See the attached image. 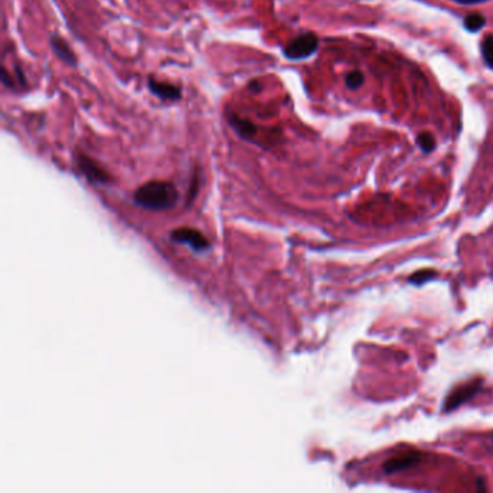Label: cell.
<instances>
[{"label":"cell","mask_w":493,"mask_h":493,"mask_svg":"<svg viewBox=\"0 0 493 493\" xmlns=\"http://www.w3.org/2000/svg\"><path fill=\"white\" fill-rule=\"evenodd\" d=\"M317 48H318L317 35L313 32H307V33H301L299 36H296L295 40H292L286 45L284 48V55L288 59L299 61V59L311 57L317 51Z\"/></svg>","instance_id":"cell-2"},{"label":"cell","mask_w":493,"mask_h":493,"mask_svg":"<svg viewBox=\"0 0 493 493\" xmlns=\"http://www.w3.org/2000/svg\"><path fill=\"white\" fill-rule=\"evenodd\" d=\"M229 123L232 125V128L236 130L239 133V136L243 139H253L256 135V126L249 122L246 119H242L236 116L235 113L229 115Z\"/></svg>","instance_id":"cell-9"},{"label":"cell","mask_w":493,"mask_h":493,"mask_svg":"<svg viewBox=\"0 0 493 493\" xmlns=\"http://www.w3.org/2000/svg\"><path fill=\"white\" fill-rule=\"evenodd\" d=\"M420 460H421V454L418 451H406V453L389 459L388 462H385L382 467L386 473H395V472H401L411 466H415Z\"/></svg>","instance_id":"cell-5"},{"label":"cell","mask_w":493,"mask_h":493,"mask_svg":"<svg viewBox=\"0 0 493 493\" xmlns=\"http://www.w3.org/2000/svg\"><path fill=\"white\" fill-rule=\"evenodd\" d=\"M51 47H52V51L55 52V55L59 59H62L68 65H77V57H75L74 51L71 50L68 42L62 40L59 35L51 36Z\"/></svg>","instance_id":"cell-8"},{"label":"cell","mask_w":493,"mask_h":493,"mask_svg":"<svg viewBox=\"0 0 493 493\" xmlns=\"http://www.w3.org/2000/svg\"><path fill=\"white\" fill-rule=\"evenodd\" d=\"M416 143H418V146L423 149L424 152H427V154L431 152V150L435 148L434 136H433L430 132H423V133H420L418 138H416Z\"/></svg>","instance_id":"cell-12"},{"label":"cell","mask_w":493,"mask_h":493,"mask_svg":"<svg viewBox=\"0 0 493 493\" xmlns=\"http://www.w3.org/2000/svg\"><path fill=\"white\" fill-rule=\"evenodd\" d=\"M171 237H172V240H175L178 243L188 245V246H191L196 250H203V249L208 247V242L206 236L201 232H198L196 229H191V227H179V229L174 230L171 233Z\"/></svg>","instance_id":"cell-4"},{"label":"cell","mask_w":493,"mask_h":493,"mask_svg":"<svg viewBox=\"0 0 493 493\" xmlns=\"http://www.w3.org/2000/svg\"><path fill=\"white\" fill-rule=\"evenodd\" d=\"M480 386H482V379H474V381H470L467 384L457 386L453 392L445 398L444 411L450 412V411H453L456 408L462 406L464 402H467L469 399H472L474 395L480 391Z\"/></svg>","instance_id":"cell-3"},{"label":"cell","mask_w":493,"mask_h":493,"mask_svg":"<svg viewBox=\"0 0 493 493\" xmlns=\"http://www.w3.org/2000/svg\"><path fill=\"white\" fill-rule=\"evenodd\" d=\"M482 54L486 64L493 68V35H486L482 41Z\"/></svg>","instance_id":"cell-11"},{"label":"cell","mask_w":493,"mask_h":493,"mask_svg":"<svg viewBox=\"0 0 493 493\" xmlns=\"http://www.w3.org/2000/svg\"><path fill=\"white\" fill-rule=\"evenodd\" d=\"M434 276H435L434 271H431V269H425V271H420V272H416V274H415L409 281H411L412 284L420 285V284H424V282H427V281L433 279Z\"/></svg>","instance_id":"cell-14"},{"label":"cell","mask_w":493,"mask_h":493,"mask_svg":"<svg viewBox=\"0 0 493 493\" xmlns=\"http://www.w3.org/2000/svg\"><path fill=\"white\" fill-rule=\"evenodd\" d=\"M363 74L360 71H352L346 75V84L349 89H359L363 84Z\"/></svg>","instance_id":"cell-13"},{"label":"cell","mask_w":493,"mask_h":493,"mask_svg":"<svg viewBox=\"0 0 493 493\" xmlns=\"http://www.w3.org/2000/svg\"><path fill=\"white\" fill-rule=\"evenodd\" d=\"M149 90L158 96L161 99L164 100H171V101H175V100L181 99V89L174 86V84H168V83H162V81H157L155 79H149L148 81Z\"/></svg>","instance_id":"cell-7"},{"label":"cell","mask_w":493,"mask_h":493,"mask_svg":"<svg viewBox=\"0 0 493 493\" xmlns=\"http://www.w3.org/2000/svg\"><path fill=\"white\" fill-rule=\"evenodd\" d=\"M77 164H79L80 169L84 172V175L91 179L93 182H107V179H109L107 172L103 168H100L94 161L87 158L86 155H80L77 158Z\"/></svg>","instance_id":"cell-6"},{"label":"cell","mask_w":493,"mask_h":493,"mask_svg":"<svg viewBox=\"0 0 493 493\" xmlns=\"http://www.w3.org/2000/svg\"><path fill=\"white\" fill-rule=\"evenodd\" d=\"M178 189L167 181H150L135 193V203L148 210H168L178 201Z\"/></svg>","instance_id":"cell-1"},{"label":"cell","mask_w":493,"mask_h":493,"mask_svg":"<svg viewBox=\"0 0 493 493\" xmlns=\"http://www.w3.org/2000/svg\"><path fill=\"white\" fill-rule=\"evenodd\" d=\"M459 3H479V2H484V0H456Z\"/></svg>","instance_id":"cell-15"},{"label":"cell","mask_w":493,"mask_h":493,"mask_svg":"<svg viewBox=\"0 0 493 493\" xmlns=\"http://www.w3.org/2000/svg\"><path fill=\"white\" fill-rule=\"evenodd\" d=\"M464 26L466 29L470 30V32H477L479 29H482L486 23V19H484L483 15L480 13H470L464 18Z\"/></svg>","instance_id":"cell-10"}]
</instances>
